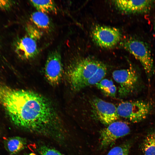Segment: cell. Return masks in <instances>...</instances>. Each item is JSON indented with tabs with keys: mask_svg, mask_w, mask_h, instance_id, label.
I'll list each match as a JSON object with an SVG mask.
<instances>
[{
	"mask_svg": "<svg viewBox=\"0 0 155 155\" xmlns=\"http://www.w3.org/2000/svg\"><path fill=\"white\" fill-rule=\"evenodd\" d=\"M112 76L119 85V92L121 96H127L135 91L139 87V76L132 67L116 70L113 72Z\"/></svg>",
	"mask_w": 155,
	"mask_h": 155,
	"instance_id": "5b68a950",
	"label": "cell"
},
{
	"mask_svg": "<svg viewBox=\"0 0 155 155\" xmlns=\"http://www.w3.org/2000/svg\"><path fill=\"white\" fill-rule=\"evenodd\" d=\"M38 151L41 155H63L57 150L45 146H41Z\"/></svg>",
	"mask_w": 155,
	"mask_h": 155,
	"instance_id": "d6986e66",
	"label": "cell"
},
{
	"mask_svg": "<svg viewBox=\"0 0 155 155\" xmlns=\"http://www.w3.org/2000/svg\"><path fill=\"white\" fill-rule=\"evenodd\" d=\"M96 85V87L105 95L113 97L115 96L116 87L112 80L103 79Z\"/></svg>",
	"mask_w": 155,
	"mask_h": 155,
	"instance_id": "9a60e30c",
	"label": "cell"
},
{
	"mask_svg": "<svg viewBox=\"0 0 155 155\" xmlns=\"http://www.w3.org/2000/svg\"><path fill=\"white\" fill-rule=\"evenodd\" d=\"M26 32L28 36L36 41L40 39L42 33L35 26L31 24H27L26 27Z\"/></svg>",
	"mask_w": 155,
	"mask_h": 155,
	"instance_id": "ac0fdd59",
	"label": "cell"
},
{
	"mask_svg": "<svg viewBox=\"0 0 155 155\" xmlns=\"http://www.w3.org/2000/svg\"><path fill=\"white\" fill-rule=\"evenodd\" d=\"M63 73L61 54L55 50L50 52L47 57L44 66L45 75L49 84L55 86L60 82Z\"/></svg>",
	"mask_w": 155,
	"mask_h": 155,
	"instance_id": "52a82bcc",
	"label": "cell"
},
{
	"mask_svg": "<svg viewBox=\"0 0 155 155\" xmlns=\"http://www.w3.org/2000/svg\"><path fill=\"white\" fill-rule=\"evenodd\" d=\"M28 155H36L35 153H31L29 154Z\"/></svg>",
	"mask_w": 155,
	"mask_h": 155,
	"instance_id": "44dd1931",
	"label": "cell"
},
{
	"mask_svg": "<svg viewBox=\"0 0 155 155\" xmlns=\"http://www.w3.org/2000/svg\"><path fill=\"white\" fill-rule=\"evenodd\" d=\"M151 108L150 104L146 102L139 100L125 101L118 105L117 111L119 117L135 123L145 119Z\"/></svg>",
	"mask_w": 155,
	"mask_h": 155,
	"instance_id": "277c9868",
	"label": "cell"
},
{
	"mask_svg": "<svg viewBox=\"0 0 155 155\" xmlns=\"http://www.w3.org/2000/svg\"><path fill=\"white\" fill-rule=\"evenodd\" d=\"M30 19L35 26L38 29L46 31L51 28V23L47 14L37 11L31 15Z\"/></svg>",
	"mask_w": 155,
	"mask_h": 155,
	"instance_id": "4fadbf2b",
	"label": "cell"
},
{
	"mask_svg": "<svg viewBox=\"0 0 155 155\" xmlns=\"http://www.w3.org/2000/svg\"><path fill=\"white\" fill-rule=\"evenodd\" d=\"M103 63L90 58H83L74 61L67 71L68 81L71 88L77 91L88 86L90 80Z\"/></svg>",
	"mask_w": 155,
	"mask_h": 155,
	"instance_id": "7a4b0ae2",
	"label": "cell"
},
{
	"mask_svg": "<svg viewBox=\"0 0 155 155\" xmlns=\"http://www.w3.org/2000/svg\"><path fill=\"white\" fill-rule=\"evenodd\" d=\"M26 142L24 138L19 136H14L5 140L4 146L10 155H15L24 148Z\"/></svg>",
	"mask_w": 155,
	"mask_h": 155,
	"instance_id": "7c38bea8",
	"label": "cell"
},
{
	"mask_svg": "<svg viewBox=\"0 0 155 155\" xmlns=\"http://www.w3.org/2000/svg\"><path fill=\"white\" fill-rule=\"evenodd\" d=\"M129 147L128 144L115 147L109 151L107 155H128Z\"/></svg>",
	"mask_w": 155,
	"mask_h": 155,
	"instance_id": "e0dca14e",
	"label": "cell"
},
{
	"mask_svg": "<svg viewBox=\"0 0 155 155\" xmlns=\"http://www.w3.org/2000/svg\"><path fill=\"white\" fill-rule=\"evenodd\" d=\"M15 1L8 0H0V9L7 11L11 9L15 5Z\"/></svg>",
	"mask_w": 155,
	"mask_h": 155,
	"instance_id": "ffe728a7",
	"label": "cell"
},
{
	"mask_svg": "<svg viewBox=\"0 0 155 155\" xmlns=\"http://www.w3.org/2000/svg\"><path fill=\"white\" fill-rule=\"evenodd\" d=\"M114 3L122 12L127 14H141L149 11L153 7V0H115Z\"/></svg>",
	"mask_w": 155,
	"mask_h": 155,
	"instance_id": "30bf717a",
	"label": "cell"
},
{
	"mask_svg": "<svg viewBox=\"0 0 155 155\" xmlns=\"http://www.w3.org/2000/svg\"><path fill=\"white\" fill-rule=\"evenodd\" d=\"M142 150L144 155H155V131L146 136L143 143Z\"/></svg>",
	"mask_w": 155,
	"mask_h": 155,
	"instance_id": "2e32d148",
	"label": "cell"
},
{
	"mask_svg": "<svg viewBox=\"0 0 155 155\" xmlns=\"http://www.w3.org/2000/svg\"><path fill=\"white\" fill-rule=\"evenodd\" d=\"M123 47L141 63L148 77L153 71V62L150 51L144 42L135 38L126 40L122 43Z\"/></svg>",
	"mask_w": 155,
	"mask_h": 155,
	"instance_id": "3957f363",
	"label": "cell"
},
{
	"mask_svg": "<svg viewBox=\"0 0 155 155\" xmlns=\"http://www.w3.org/2000/svg\"><path fill=\"white\" fill-rule=\"evenodd\" d=\"M130 131L129 126L125 122L116 121L111 123L100 131V147L109 146L119 138L128 134Z\"/></svg>",
	"mask_w": 155,
	"mask_h": 155,
	"instance_id": "ba28073f",
	"label": "cell"
},
{
	"mask_svg": "<svg viewBox=\"0 0 155 155\" xmlns=\"http://www.w3.org/2000/svg\"><path fill=\"white\" fill-rule=\"evenodd\" d=\"M30 2L38 11L46 14L57 13L56 5L53 0H30Z\"/></svg>",
	"mask_w": 155,
	"mask_h": 155,
	"instance_id": "5bb4252c",
	"label": "cell"
},
{
	"mask_svg": "<svg viewBox=\"0 0 155 155\" xmlns=\"http://www.w3.org/2000/svg\"><path fill=\"white\" fill-rule=\"evenodd\" d=\"M92 105L98 118L104 125H108L119 118L117 107L112 103L97 98L93 100Z\"/></svg>",
	"mask_w": 155,
	"mask_h": 155,
	"instance_id": "9c48e42d",
	"label": "cell"
},
{
	"mask_svg": "<svg viewBox=\"0 0 155 155\" xmlns=\"http://www.w3.org/2000/svg\"><path fill=\"white\" fill-rule=\"evenodd\" d=\"M92 39L98 46L110 48L117 45L120 41L121 34L117 28L98 25L95 26L91 32Z\"/></svg>",
	"mask_w": 155,
	"mask_h": 155,
	"instance_id": "8992f818",
	"label": "cell"
},
{
	"mask_svg": "<svg viewBox=\"0 0 155 155\" xmlns=\"http://www.w3.org/2000/svg\"><path fill=\"white\" fill-rule=\"evenodd\" d=\"M0 53H1V52H0Z\"/></svg>",
	"mask_w": 155,
	"mask_h": 155,
	"instance_id": "603a6c76",
	"label": "cell"
},
{
	"mask_svg": "<svg viewBox=\"0 0 155 155\" xmlns=\"http://www.w3.org/2000/svg\"><path fill=\"white\" fill-rule=\"evenodd\" d=\"M154 30L155 35V24H154Z\"/></svg>",
	"mask_w": 155,
	"mask_h": 155,
	"instance_id": "7402d4cb",
	"label": "cell"
},
{
	"mask_svg": "<svg viewBox=\"0 0 155 155\" xmlns=\"http://www.w3.org/2000/svg\"><path fill=\"white\" fill-rule=\"evenodd\" d=\"M36 40L28 36L18 40L15 45V51L21 59L29 60L35 57L38 53Z\"/></svg>",
	"mask_w": 155,
	"mask_h": 155,
	"instance_id": "8fae6325",
	"label": "cell"
},
{
	"mask_svg": "<svg viewBox=\"0 0 155 155\" xmlns=\"http://www.w3.org/2000/svg\"><path fill=\"white\" fill-rule=\"evenodd\" d=\"M0 104L18 127L38 134L61 138L58 116L50 101L42 95L0 85Z\"/></svg>",
	"mask_w": 155,
	"mask_h": 155,
	"instance_id": "6da1fadb",
	"label": "cell"
}]
</instances>
